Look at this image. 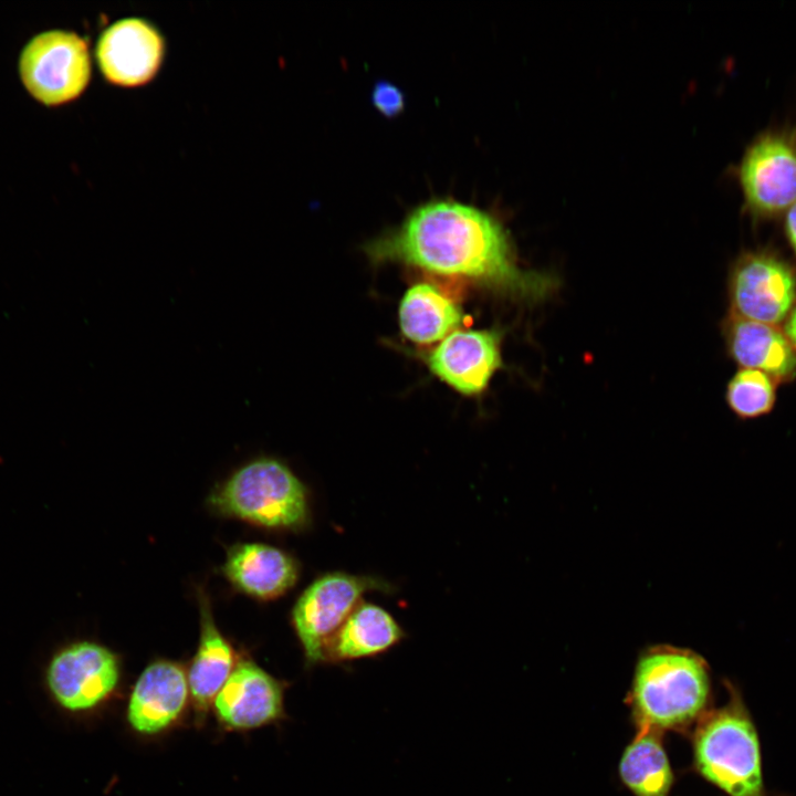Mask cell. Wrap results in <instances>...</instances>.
Segmentation results:
<instances>
[{"mask_svg": "<svg viewBox=\"0 0 796 796\" xmlns=\"http://www.w3.org/2000/svg\"><path fill=\"white\" fill-rule=\"evenodd\" d=\"M377 262L461 276L521 296L541 294L540 277L521 271L502 224L490 213L453 199L415 208L397 229L365 245Z\"/></svg>", "mask_w": 796, "mask_h": 796, "instance_id": "obj_1", "label": "cell"}, {"mask_svg": "<svg viewBox=\"0 0 796 796\" xmlns=\"http://www.w3.org/2000/svg\"><path fill=\"white\" fill-rule=\"evenodd\" d=\"M710 696L709 666L700 654L661 645L640 656L631 690L639 726L687 729L708 712Z\"/></svg>", "mask_w": 796, "mask_h": 796, "instance_id": "obj_2", "label": "cell"}, {"mask_svg": "<svg viewBox=\"0 0 796 796\" xmlns=\"http://www.w3.org/2000/svg\"><path fill=\"white\" fill-rule=\"evenodd\" d=\"M727 703L708 711L693 736L698 772L729 796H765L760 741L737 689Z\"/></svg>", "mask_w": 796, "mask_h": 796, "instance_id": "obj_3", "label": "cell"}, {"mask_svg": "<svg viewBox=\"0 0 796 796\" xmlns=\"http://www.w3.org/2000/svg\"><path fill=\"white\" fill-rule=\"evenodd\" d=\"M221 513L269 527L300 530L310 522L308 493L284 463L261 458L237 470L211 496Z\"/></svg>", "mask_w": 796, "mask_h": 796, "instance_id": "obj_4", "label": "cell"}, {"mask_svg": "<svg viewBox=\"0 0 796 796\" xmlns=\"http://www.w3.org/2000/svg\"><path fill=\"white\" fill-rule=\"evenodd\" d=\"M383 578L326 573L317 577L298 597L292 610V624L308 667L324 663L325 648L365 594L391 591Z\"/></svg>", "mask_w": 796, "mask_h": 796, "instance_id": "obj_5", "label": "cell"}, {"mask_svg": "<svg viewBox=\"0 0 796 796\" xmlns=\"http://www.w3.org/2000/svg\"><path fill=\"white\" fill-rule=\"evenodd\" d=\"M119 679L116 656L92 641H77L56 650L42 672V689L62 713L81 715L101 706Z\"/></svg>", "mask_w": 796, "mask_h": 796, "instance_id": "obj_6", "label": "cell"}, {"mask_svg": "<svg viewBox=\"0 0 796 796\" xmlns=\"http://www.w3.org/2000/svg\"><path fill=\"white\" fill-rule=\"evenodd\" d=\"M19 73L27 91L40 103L60 106L73 102L92 76L87 42L72 31L40 33L23 48Z\"/></svg>", "mask_w": 796, "mask_h": 796, "instance_id": "obj_7", "label": "cell"}, {"mask_svg": "<svg viewBox=\"0 0 796 796\" xmlns=\"http://www.w3.org/2000/svg\"><path fill=\"white\" fill-rule=\"evenodd\" d=\"M166 54L164 35L150 21L124 18L100 35L95 56L103 77L117 87L136 88L159 73Z\"/></svg>", "mask_w": 796, "mask_h": 796, "instance_id": "obj_8", "label": "cell"}, {"mask_svg": "<svg viewBox=\"0 0 796 796\" xmlns=\"http://www.w3.org/2000/svg\"><path fill=\"white\" fill-rule=\"evenodd\" d=\"M730 292L735 316L774 325L795 303L796 275L777 258L751 254L734 268Z\"/></svg>", "mask_w": 796, "mask_h": 796, "instance_id": "obj_9", "label": "cell"}, {"mask_svg": "<svg viewBox=\"0 0 796 796\" xmlns=\"http://www.w3.org/2000/svg\"><path fill=\"white\" fill-rule=\"evenodd\" d=\"M748 205L774 213L796 202V143L785 135L768 134L746 151L740 171Z\"/></svg>", "mask_w": 796, "mask_h": 796, "instance_id": "obj_10", "label": "cell"}, {"mask_svg": "<svg viewBox=\"0 0 796 796\" xmlns=\"http://www.w3.org/2000/svg\"><path fill=\"white\" fill-rule=\"evenodd\" d=\"M427 364L454 390L480 394L502 365L500 336L490 329L454 331L428 355Z\"/></svg>", "mask_w": 796, "mask_h": 796, "instance_id": "obj_11", "label": "cell"}, {"mask_svg": "<svg viewBox=\"0 0 796 796\" xmlns=\"http://www.w3.org/2000/svg\"><path fill=\"white\" fill-rule=\"evenodd\" d=\"M213 703L224 725L235 730L255 729L284 716V687L253 662L241 661Z\"/></svg>", "mask_w": 796, "mask_h": 796, "instance_id": "obj_12", "label": "cell"}, {"mask_svg": "<svg viewBox=\"0 0 796 796\" xmlns=\"http://www.w3.org/2000/svg\"><path fill=\"white\" fill-rule=\"evenodd\" d=\"M189 694L184 669L160 660L144 669L127 705L129 725L138 733L153 735L165 731L182 713Z\"/></svg>", "mask_w": 796, "mask_h": 796, "instance_id": "obj_13", "label": "cell"}, {"mask_svg": "<svg viewBox=\"0 0 796 796\" xmlns=\"http://www.w3.org/2000/svg\"><path fill=\"white\" fill-rule=\"evenodd\" d=\"M223 572L237 588L263 600L282 596L298 578V565L291 555L260 543L231 547Z\"/></svg>", "mask_w": 796, "mask_h": 796, "instance_id": "obj_14", "label": "cell"}, {"mask_svg": "<svg viewBox=\"0 0 796 796\" xmlns=\"http://www.w3.org/2000/svg\"><path fill=\"white\" fill-rule=\"evenodd\" d=\"M406 637L383 607L362 601L328 641L324 663H343L380 656Z\"/></svg>", "mask_w": 796, "mask_h": 796, "instance_id": "obj_15", "label": "cell"}, {"mask_svg": "<svg viewBox=\"0 0 796 796\" xmlns=\"http://www.w3.org/2000/svg\"><path fill=\"white\" fill-rule=\"evenodd\" d=\"M726 341L734 360L744 369L760 370L775 379L796 375L794 346L772 325L735 316L727 325Z\"/></svg>", "mask_w": 796, "mask_h": 796, "instance_id": "obj_16", "label": "cell"}, {"mask_svg": "<svg viewBox=\"0 0 796 796\" xmlns=\"http://www.w3.org/2000/svg\"><path fill=\"white\" fill-rule=\"evenodd\" d=\"M462 321L459 305L428 283L412 285L400 301V329L406 338L417 344L442 341L457 331Z\"/></svg>", "mask_w": 796, "mask_h": 796, "instance_id": "obj_17", "label": "cell"}, {"mask_svg": "<svg viewBox=\"0 0 796 796\" xmlns=\"http://www.w3.org/2000/svg\"><path fill=\"white\" fill-rule=\"evenodd\" d=\"M201 604V636L187 679L196 706L206 711L232 673L234 653L218 631L206 600Z\"/></svg>", "mask_w": 796, "mask_h": 796, "instance_id": "obj_18", "label": "cell"}, {"mask_svg": "<svg viewBox=\"0 0 796 796\" xmlns=\"http://www.w3.org/2000/svg\"><path fill=\"white\" fill-rule=\"evenodd\" d=\"M619 773L625 785L636 796H668L673 774L660 730L639 726L622 754Z\"/></svg>", "mask_w": 796, "mask_h": 796, "instance_id": "obj_19", "label": "cell"}, {"mask_svg": "<svg viewBox=\"0 0 796 796\" xmlns=\"http://www.w3.org/2000/svg\"><path fill=\"white\" fill-rule=\"evenodd\" d=\"M726 399L740 417L753 418L767 413L775 400L773 379L760 370L743 368L729 383Z\"/></svg>", "mask_w": 796, "mask_h": 796, "instance_id": "obj_20", "label": "cell"}, {"mask_svg": "<svg viewBox=\"0 0 796 796\" xmlns=\"http://www.w3.org/2000/svg\"><path fill=\"white\" fill-rule=\"evenodd\" d=\"M375 106L385 115L397 114L404 105L401 92L390 83H378L373 92Z\"/></svg>", "mask_w": 796, "mask_h": 796, "instance_id": "obj_21", "label": "cell"}, {"mask_svg": "<svg viewBox=\"0 0 796 796\" xmlns=\"http://www.w3.org/2000/svg\"><path fill=\"white\" fill-rule=\"evenodd\" d=\"M786 230L789 241L796 252V202L790 207L788 211L786 219Z\"/></svg>", "mask_w": 796, "mask_h": 796, "instance_id": "obj_22", "label": "cell"}, {"mask_svg": "<svg viewBox=\"0 0 796 796\" xmlns=\"http://www.w3.org/2000/svg\"><path fill=\"white\" fill-rule=\"evenodd\" d=\"M785 333L790 344L796 347V306L788 316L785 325Z\"/></svg>", "mask_w": 796, "mask_h": 796, "instance_id": "obj_23", "label": "cell"}]
</instances>
